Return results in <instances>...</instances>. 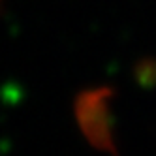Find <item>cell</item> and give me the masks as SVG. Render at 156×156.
I'll return each mask as SVG.
<instances>
[{
    "label": "cell",
    "mask_w": 156,
    "mask_h": 156,
    "mask_svg": "<svg viewBox=\"0 0 156 156\" xmlns=\"http://www.w3.org/2000/svg\"><path fill=\"white\" fill-rule=\"evenodd\" d=\"M133 79L145 90L156 88V57H143L133 64Z\"/></svg>",
    "instance_id": "obj_2"
},
{
    "label": "cell",
    "mask_w": 156,
    "mask_h": 156,
    "mask_svg": "<svg viewBox=\"0 0 156 156\" xmlns=\"http://www.w3.org/2000/svg\"><path fill=\"white\" fill-rule=\"evenodd\" d=\"M115 96V88L104 85L85 88L77 92L73 100V117L83 137L92 149L109 156H119L113 136V111H111Z\"/></svg>",
    "instance_id": "obj_1"
}]
</instances>
